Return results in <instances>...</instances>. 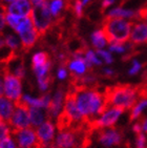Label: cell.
<instances>
[{
    "instance_id": "obj_1",
    "label": "cell",
    "mask_w": 147,
    "mask_h": 148,
    "mask_svg": "<svg viewBox=\"0 0 147 148\" xmlns=\"http://www.w3.org/2000/svg\"><path fill=\"white\" fill-rule=\"evenodd\" d=\"M71 94L84 120L89 123L108 106L105 94L91 87H79Z\"/></svg>"
},
{
    "instance_id": "obj_2",
    "label": "cell",
    "mask_w": 147,
    "mask_h": 148,
    "mask_svg": "<svg viewBox=\"0 0 147 148\" xmlns=\"http://www.w3.org/2000/svg\"><path fill=\"white\" fill-rule=\"evenodd\" d=\"M108 106L118 107L123 110L131 109L140 97L139 87L131 85H118L110 87L105 92Z\"/></svg>"
},
{
    "instance_id": "obj_3",
    "label": "cell",
    "mask_w": 147,
    "mask_h": 148,
    "mask_svg": "<svg viewBox=\"0 0 147 148\" xmlns=\"http://www.w3.org/2000/svg\"><path fill=\"white\" fill-rule=\"evenodd\" d=\"M131 26L133 22L129 20L106 17L103 22L102 29L107 36L109 43H127L129 41Z\"/></svg>"
},
{
    "instance_id": "obj_4",
    "label": "cell",
    "mask_w": 147,
    "mask_h": 148,
    "mask_svg": "<svg viewBox=\"0 0 147 148\" xmlns=\"http://www.w3.org/2000/svg\"><path fill=\"white\" fill-rule=\"evenodd\" d=\"M85 120L82 114H81V112H80L78 106H77L73 94L68 92L66 100H65L63 112L61 114V117L58 119V122L61 125L60 128H62L63 124L65 122H66V125H67V128H68L69 124H81Z\"/></svg>"
},
{
    "instance_id": "obj_5",
    "label": "cell",
    "mask_w": 147,
    "mask_h": 148,
    "mask_svg": "<svg viewBox=\"0 0 147 148\" xmlns=\"http://www.w3.org/2000/svg\"><path fill=\"white\" fill-rule=\"evenodd\" d=\"M124 110L113 106H107L95 120L91 122V125L97 129L111 128L119 121Z\"/></svg>"
},
{
    "instance_id": "obj_6",
    "label": "cell",
    "mask_w": 147,
    "mask_h": 148,
    "mask_svg": "<svg viewBox=\"0 0 147 148\" xmlns=\"http://www.w3.org/2000/svg\"><path fill=\"white\" fill-rule=\"evenodd\" d=\"M35 29L39 32V34H44L51 29L54 23V17L52 16L51 12L47 8V3L44 5L34 8L31 14Z\"/></svg>"
},
{
    "instance_id": "obj_7",
    "label": "cell",
    "mask_w": 147,
    "mask_h": 148,
    "mask_svg": "<svg viewBox=\"0 0 147 148\" xmlns=\"http://www.w3.org/2000/svg\"><path fill=\"white\" fill-rule=\"evenodd\" d=\"M3 82H4V94H3V96H5L10 100L14 101L15 103H19L21 97L23 96L22 79L5 71L3 74Z\"/></svg>"
},
{
    "instance_id": "obj_8",
    "label": "cell",
    "mask_w": 147,
    "mask_h": 148,
    "mask_svg": "<svg viewBox=\"0 0 147 148\" xmlns=\"http://www.w3.org/2000/svg\"><path fill=\"white\" fill-rule=\"evenodd\" d=\"M80 144L79 134L71 128L60 129L56 134L52 148H75Z\"/></svg>"
},
{
    "instance_id": "obj_9",
    "label": "cell",
    "mask_w": 147,
    "mask_h": 148,
    "mask_svg": "<svg viewBox=\"0 0 147 148\" xmlns=\"http://www.w3.org/2000/svg\"><path fill=\"white\" fill-rule=\"evenodd\" d=\"M66 67L69 71V75H71L77 80L84 77L88 73L89 66L83 57V51H75L71 59L66 62Z\"/></svg>"
},
{
    "instance_id": "obj_10",
    "label": "cell",
    "mask_w": 147,
    "mask_h": 148,
    "mask_svg": "<svg viewBox=\"0 0 147 148\" xmlns=\"http://www.w3.org/2000/svg\"><path fill=\"white\" fill-rule=\"evenodd\" d=\"M9 123L14 131L32 127L30 110H28L27 106L23 105L22 103H17Z\"/></svg>"
},
{
    "instance_id": "obj_11",
    "label": "cell",
    "mask_w": 147,
    "mask_h": 148,
    "mask_svg": "<svg viewBox=\"0 0 147 148\" xmlns=\"http://www.w3.org/2000/svg\"><path fill=\"white\" fill-rule=\"evenodd\" d=\"M14 139L19 148H42L37 137L36 129L33 127L14 131Z\"/></svg>"
},
{
    "instance_id": "obj_12",
    "label": "cell",
    "mask_w": 147,
    "mask_h": 148,
    "mask_svg": "<svg viewBox=\"0 0 147 148\" xmlns=\"http://www.w3.org/2000/svg\"><path fill=\"white\" fill-rule=\"evenodd\" d=\"M35 129H36L37 137H38L41 147H52L57 134L56 124L53 122V120L48 119L47 121H45L43 124H41Z\"/></svg>"
},
{
    "instance_id": "obj_13",
    "label": "cell",
    "mask_w": 147,
    "mask_h": 148,
    "mask_svg": "<svg viewBox=\"0 0 147 148\" xmlns=\"http://www.w3.org/2000/svg\"><path fill=\"white\" fill-rule=\"evenodd\" d=\"M66 97H67V94L61 88L57 89L54 94L52 95L51 105L47 109L48 117L51 120H58L61 117Z\"/></svg>"
},
{
    "instance_id": "obj_14",
    "label": "cell",
    "mask_w": 147,
    "mask_h": 148,
    "mask_svg": "<svg viewBox=\"0 0 147 148\" xmlns=\"http://www.w3.org/2000/svg\"><path fill=\"white\" fill-rule=\"evenodd\" d=\"M6 14L16 15L20 17H28L31 16L34 6L30 0H14L9 5L3 6Z\"/></svg>"
},
{
    "instance_id": "obj_15",
    "label": "cell",
    "mask_w": 147,
    "mask_h": 148,
    "mask_svg": "<svg viewBox=\"0 0 147 148\" xmlns=\"http://www.w3.org/2000/svg\"><path fill=\"white\" fill-rule=\"evenodd\" d=\"M51 101L52 95L49 94H43L40 97H35V96H32L30 94H23L19 103H22L23 105L27 106L28 108L38 107V108L48 109V107L51 105Z\"/></svg>"
},
{
    "instance_id": "obj_16",
    "label": "cell",
    "mask_w": 147,
    "mask_h": 148,
    "mask_svg": "<svg viewBox=\"0 0 147 148\" xmlns=\"http://www.w3.org/2000/svg\"><path fill=\"white\" fill-rule=\"evenodd\" d=\"M129 42L133 45H140L147 42V23L143 20L133 22Z\"/></svg>"
},
{
    "instance_id": "obj_17",
    "label": "cell",
    "mask_w": 147,
    "mask_h": 148,
    "mask_svg": "<svg viewBox=\"0 0 147 148\" xmlns=\"http://www.w3.org/2000/svg\"><path fill=\"white\" fill-rule=\"evenodd\" d=\"M98 141L102 146L109 148L119 145L122 141V134H120L119 130H117L113 127L102 129L98 137Z\"/></svg>"
},
{
    "instance_id": "obj_18",
    "label": "cell",
    "mask_w": 147,
    "mask_h": 148,
    "mask_svg": "<svg viewBox=\"0 0 147 148\" xmlns=\"http://www.w3.org/2000/svg\"><path fill=\"white\" fill-rule=\"evenodd\" d=\"M6 73L15 75L16 77L23 79L25 77L26 69L23 60L20 57L13 55L8 61H6Z\"/></svg>"
},
{
    "instance_id": "obj_19",
    "label": "cell",
    "mask_w": 147,
    "mask_h": 148,
    "mask_svg": "<svg viewBox=\"0 0 147 148\" xmlns=\"http://www.w3.org/2000/svg\"><path fill=\"white\" fill-rule=\"evenodd\" d=\"M106 17L108 18H121V19H126V20H136L139 19V14L138 12L133 11V10L124 9L122 6H117V8H113L107 11Z\"/></svg>"
},
{
    "instance_id": "obj_20",
    "label": "cell",
    "mask_w": 147,
    "mask_h": 148,
    "mask_svg": "<svg viewBox=\"0 0 147 148\" xmlns=\"http://www.w3.org/2000/svg\"><path fill=\"white\" fill-rule=\"evenodd\" d=\"M91 44L93 46V49H104L106 46H108L109 41L107 39V36L105 34V32L103 31V29H95L91 34Z\"/></svg>"
},
{
    "instance_id": "obj_21",
    "label": "cell",
    "mask_w": 147,
    "mask_h": 148,
    "mask_svg": "<svg viewBox=\"0 0 147 148\" xmlns=\"http://www.w3.org/2000/svg\"><path fill=\"white\" fill-rule=\"evenodd\" d=\"M28 110H30V118H31V126L33 128H37L38 126H40L49 119L47 109L31 107L28 108Z\"/></svg>"
},
{
    "instance_id": "obj_22",
    "label": "cell",
    "mask_w": 147,
    "mask_h": 148,
    "mask_svg": "<svg viewBox=\"0 0 147 148\" xmlns=\"http://www.w3.org/2000/svg\"><path fill=\"white\" fill-rule=\"evenodd\" d=\"M18 36H19L20 40H21V44H22L23 49H28L36 45V43L39 40L40 34L35 27H32V29H27L22 34L18 35Z\"/></svg>"
},
{
    "instance_id": "obj_23",
    "label": "cell",
    "mask_w": 147,
    "mask_h": 148,
    "mask_svg": "<svg viewBox=\"0 0 147 148\" xmlns=\"http://www.w3.org/2000/svg\"><path fill=\"white\" fill-rule=\"evenodd\" d=\"M16 104L14 101L10 100L5 96L0 97V119L2 121L9 122L12 114L14 112V109L16 107Z\"/></svg>"
},
{
    "instance_id": "obj_24",
    "label": "cell",
    "mask_w": 147,
    "mask_h": 148,
    "mask_svg": "<svg viewBox=\"0 0 147 148\" xmlns=\"http://www.w3.org/2000/svg\"><path fill=\"white\" fill-rule=\"evenodd\" d=\"M3 36H4L6 46L9 47V49L14 55L16 54L17 51H19L21 49H23L22 44H21V40H20L19 36H18L16 33H14L13 31H12L11 33H6V34L3 33Z\"/></svg>"
},
{
    "instance_id": "obj_25",
    "label": "cell",
    "mask_w": 147,
    "mask_h": 148,
    "mask_svg": "<svg viewBox=\"0 0 147 148\" xmlns=\"http://www.w3.org/2000/svg\"><path fill=\"white\" fill-rule=\"evenodd\" d=\"M67 5V0H48L47 1V8L51 12L52 16L54 19H57L61 16Z\"/></svg>"
},
{
    "instance_id": "obj_26",
    "label": "cell",
    "mask_w": 147,
    "mask_h": 148,
    "mask_svg": "<svg viewBox=\"0 0 147 148\" xmlns=\"http://www.w3.org/2000/svg\"><path fill=\"white\" fill-rule=\"evenodd\" d=\"M83 57L89 66V69H91L93 66H101L103 64L96 49H86L85 51H83Z\"/></svg>"
},
{
    "instance_id": "obj_27",
    "label": "cell",
    "mask_w": 147,
    "mask_h": 148,
    "mask_svg": "<svg viewBox=\"0 0 147 148\" xmlns=\"http://www.w3.org/2000/svg\"><path fill=\"white\" fill-rule=\"evenodd\" d=\"M147 107V98H141L130 109V121H137Z\"/></svg>"
},
{
    "instance_id": "obj_28",
    "label": "cell",
    "mask_w": 147,
    "mask_h": 148,
    "mask_svg": "<svg viewBox=\"0 0 147 148\" xmlns=\"http://www.w3.org/2000/svg\"><path fill=\"white\" fill-rule=\"evenodd\" d=\"M133 44L131 43H118V42H111L108 44V51L111 54H119L123 55L128 53L129 51L133 49Z\"/></svg>"
},
{
    "instance_id": "obj_29",
    "label": "cell",
    "mask_w": 147,
    "mask_h": 148,
    "mask_svg": "<svg viewBox=\"0 0 147 148\" xmlns=\"http://www.w3.org/2000/svg\"><path fill=\"white\" fill-rule=\"evenodd\" d=\"M49 61H51V59L48 57L47 53H45V51H36V53L32 56V60H31L32 69L44 65V64H46V63L49 62Z\"/></svg>"
},
{
    "instance_id": "obj_30",
    "label": "cell",
    "mask_w": 147,
    "mask_h": 148,
    "mask_svg": "<svg viewBox=\"0 0 147 148\" xmlns=\"http://www.w3.org/2000/svg\"><path fill=\"white\" fill-rule=\"evenodd\" d=\"M51 69H52V62H47L44 65L38 66L33 69V71L35 74L36 79H40V78H48L51 76Z\"/></svg>"
},
{
    "instance_id": "obj_31",
    "label": "cell",
    "mask_w": 147,
    "mask_h": 148,
    "mask_svg": "<svg viewBox=\"0 0 147 148\" xmlns=\"http://www.w3.org/2000/svg\"><path fill=\"white\" fill-rule=\"evenodd\" d=\"M14 54H13V53L9 49V47L6 46L3 33L2 34H0V61H5L6 62Z\"/></svg>"
},
{
    "instance_id": "obj_32",
    "label": "cell",
    "mask_w": 147,
    "mask_h": 148,
    "mask_svg": "<svg viewBox=\"0 0 147 148\" xmlns=\"http://www.w3.org/2000/svg\"><path fill=\"white\" fill-rule=\"evenodd\" d=\"M13 134H14V130L10 125V123L6 121H1L0 122V141L12 137Z\"/></svg>"
},
{
    "instance_id": "obj_33",
    "label": "cell",
    "mask_w": 147,
    "mask_h": 148,
    "mask_svg": "<svg viewBox=\"0 0 147 148\" xmlns=\"http://www.w3.org/2000/svg\"><path fill=\"white\" fill-rule=\"evenodd\" d=\"M97 53H98V55H99L101 61L104 63V64H106V65H109V64H111V63L113 62V54H111L108 49H98Z\"/></svg>"
},
{
    "instance_id": "obj_34",
    "label": "cell",
    "mask_w": 147,
    "mask_h": 148,
    "mask_svg": "<svg viewBox=\"0 0 147 148\" xmlns=\"http://www.w3.org/2000/svg\"><path fill=\"white\" fill-rule=\"evenodd\" d=\"M37 80V86H38V89L40 91H42L43 94H45L46 91L49 89V86H51V77L48 78H40V79Z\"/></svg>"
},
{
    "instance_id": "obj_35",
    "label": "cell",
    "mask_w": 147,
    "mask_h": 148,
    "mask_svg": "<svg viewBox=\"0 0 147 148\" xmlns=\"http://www.w3.org/2000/svg\"><path fill=\"white\" fill-rule=\"evenodd\" d=\"M69 76V71H68L66 65H60L56 71V78L59 81H64Z\"/></svg>"
},
{
    "instance_id": "obj_36",
    "label": "cell",
    "mask_w": 147,
    "mask_h": 148,
    "mask_svg": "<svg viewBox=\"0 0 147 148\" xmlns=\"http://www.w3.org/2000/svg\"><path fill=\"white\" fill-rule=\"evenodd\" d=\"M136 147L137 148H147V136H146V134H144V132L137 134Z\"/></svg>"
},
{
    "instance_id": "obj_37",
    "label": "cell",
    "mask_w": 147,
    "mask_h": 148,
    "mask_svg": "<svg viewBox=\"0 0 147 148\" xmlns=\"http://www.w3.org/2000/svg\"><path fill=\"white\" fill-rule=\"evenodd\" d=\"M84 8L85 6L82 4V2L80 0H75L73 3V12L74 14L76 15L77 17H82L83 13H84Z\"/></svg>"
},
{
    "instance_id": "obj_38",
    "label": "cell",
    "mask_w": 147,
    "mask_h": 148,
    "mask_svg": "<svg viewBox=\"0 0 147 148\" xmlns=\"http://www.w3.org/2000/svg\"><path fill=\"white\" fill-rule=\"evenodd\" d=\"M0 148H19L14 137H10L0 141Z\"/></svg>"
},
{
    "instance_id": "obj_39",
    "label": "cell",
    "mask_w": 147,
    "mask_h": 148,
    "mask_svg": "<svg viewBox=\"0 0 147 148\" xmlns=\"http://www.w3.org/2000/svg\"><path fill=\"white\" fill-rule=\"evenodd\" d=\"M81 82L83 83V86L82 87H91V84H93V83H96L97 81V78L93 76V74H86L83 78L79 80Z\"/></svg>"
},
{
    "instance_id": "obj_40",
    "label": "cell",
    "mask_w": 147,
    "mask_h": 148,
    "mask_svg": "<svg viewBox=\"0 0 147 148\" xmlns=\"http://www.w3.org/2000/svg\"><path fill=\"white\" fill-rule=\"evenodd\" d=\"M5 17H6L5 10H4V8H3L2 5H0V34L4 33L5 29L8 27V26H6Z\"/></svg>"
},
{
    "instance_id": "obj_41",
    "label": "cell",
    "mask_w": 147,
    "mask_h": 148,
    "mask_svg": "<svg viewBox=\"0 0 147 148\" xmlns=\"http://www.w3.org/2000/svg\"><path fill=\"white\" fill-rule=\"evenodd\" d=\"M142 69V64L139 62L137 59H133V63H131V66H130V69H128V75L129 76H135L139 73V71H141Z\"/></svg>"
},
{
    "instance_id": "obj_42",
    "label": "cell",
    "mask_w": 147,
    "mask_h": 148,
    "mask_svg": "<svg viewBox=\"0 0 147 148\" xmlns=\"http://www.w3.org/2000/svg\"><path fill=\"white\" fill-rule=\"evenodd\" d=\"M138 14H139V19L143 20L145 22L147 23V6L141 9L140 11H138Z\"/></svg>"
},
{
    "instance_id": "obj_43",
    "label": "cell",
    "mask_w": 147,
    "mask_h": 148,
    "mask_svg": "<svg viewBox=\"0 0 147 148\" xmlns=\"http://www.w3.org/2000/svg\"><path fill=\"white\" fill-rule=\"evenodd\" d=\"M31 3L33 4L34 8H38V6H41V5H44L47 3L48 0H30Z\"/></svg>"
},
{
    "instance_id": "obj_44",
    "label": "cell",
    "mask_w": 147,
    "mask_h": 148,
    "mask_svg": "<svg viewBox=\"0 0 147 148\" xmlns=\"http://www.w3.org/2000/svg\"><path fill=\"white\" fill-rule=\"evenodd\" d=\"M133 130L135 134H140V132H143V129H142V124L141 122H136L133 125Z\"/></svg>"
},
{
    "instance_id": "obj_45",
    "label": "cell",
    "mask_w": 147,
    "mask_h": 148,
    "mask_svg": "<svg viewBox=\"0 0 147 148\" xmlns=\"http://www.w3.org/2000/svg\"><path fill=\"white\" fill-rule=\"evenodd\" d=\"M139 91H140V98H147V83H145L142 87H140Z\"/></svg>"
},
{
    "instance_id": "obj_46",
    "label": "cell",
    "mask_w": 147,
    "mask_h": 148,
    "mask_svg": "<svg viewBox=\"0 0 147 148\" xmlns=\"http://www.w3.org/2000/svg\"><path fill=\"white\" fill-rule=\"evenodd\" d=\"M115 1L116 0H102V8L104 10L108 9V8H110L115 3Z\"/></svg>"
},
{
    "instance_id": "obj_47",
    "label": "cell",
    "mask_w": 147,
    "mask_h": 148,
    "mask_svg": "<svg viewBox=\"0 0 147 148\" xmlns=\"http://www.w3.org/2000/svg\"><path fill=\"white\" fill-rule=\"evenodd\" d=\"M103 74L106 77H113V75H115V71L113 69H110V67H104L103 69Z\"/></svg>"
},
{
    "instance_id": "obj_48",
    "label": "cell",
    "mask_w": 147,
    "mask_h": 148,
    "mask_svg": "<svg viewBox=\"0 0 147 148\" xmlns=\"http://www.w3.org/2000/svg\"><path fill=\"white\" fill-rule=\"evenodd\" d=\"M4 94V82H3V75H0V97Z\"/></svg>"
},
{
    "instance_id": "obj_49",
    "label": "cell",
    "mask_w": 147,
    "mask_h": 148,
    "mask_svg": "<svg viewBox=\"0 0 147 148\" xmlns=\"http://www.w3.org/2000/svg\"><path fill=\"white\" fill-rule=\"evenodd\" d=\"M14 0H1V5L2 6H6L9 5L10 3H12Z\"/></svg>"
},
{
    "instance_id": "obj_50",
    "label": "cell",
    "mask_w": 147,
    "mask_h": 148,
    "mask_svg": "<svg viewBox=\"0 0 147 148\" xmlns=\"http://www.w3.org/2000/svg\"><path fill=\"white\" fill-rule=\"evenodd\" d=\"M80 1L82 2V4H83L84 6H86L87 4H89V3L91 2V0H80Z\"/></svg>"
},
{
    "instance_id": "obj_51",
    "label": "cell",
    "mask_w": 147,
    "mask_h": 148,
    "mask_svg": "<svg viewBox=\"0 0 147 148\" xmlns=\"http://www.w3.org/2000/svg\"><path fill=\"white\" fill-rule=\"evenodd\" d=\"M1 121H2V120H1V119H0V122H1Z\"/></svg>"
},
{
    "instance_id": "obj_52",
    "label": "cell",
    "mask_w": 147,
    "mask_h": 148,
    "mask_svg": "<svg viewBox=\"0 0 147 148\" xmlns=\"http://www.w3.org/2000/svg\"><path fill=\"white\" fill-rule=\"evenodd\" d=\"M146 134H147V132H146Z\"/></svg>"
}]
</instances>
